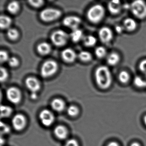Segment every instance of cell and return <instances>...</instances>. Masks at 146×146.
I'll return each mask as SVG.
<instances>
[{"mask_svg":"<svg viewBox=\"0 0 146 146\" xmlns=\"http://www.w3.org/2000/svg\"><path fill=\"white\" fill-rule=\"evenodd\" d=\"M95 76L96 83L101 88L106 89L111 86L112 76L108 67L105 66H99L96 70Z\"/></svg>","mask_w":146,"mask_h":146,"instance_id":"6da1fadb","label":"cell"},{"mask_svg":"<svg viewBox=\"0 0 146 146\" xmlns=\"http://www.w3.org/2000/svg\"><path fill=\"white\" fill-rule=\"evenodd\" d=\"M105 15V10L100 5H95L91 7L88 11V19L93 23H98L102 21Z\"/></svg>","mask_w":146,"mask_h":146,"instance_id":"7a4b0ae2","label":"cell"},{"mask_svg":"<svg viewBox=\"0 0 146 146\" xmlns=\"http://www.w3.org/2000/svg\"><path fill=\"white\" fill-rule=\"evenodd\" d=\"M131 11L133 15L138 19L146 18V3L143 1H136L131 3Z\"/></svg>","mask_w":146,"mask_h":146,"instance_id":"3957f363","label":"cell"},{"mask_svg":"<svg viewBox=\"0 0 146 146\" xmlns=\"http://www.w3.org/2000/svg\"><path fill=\"white\" fill-rule=\"evenodd\" d=\"M58 64L52 60H47L43 63L41 68V75L44 78L49 77L54 75L58 70Z\"/></svg>","mask_w":146,"mask_h":146,"instance_id":"277c9868","label":"cell"},{"mask_svg":"<svg viewBox=\"0 0 146 146\" xmlns=\"http://www.w3.org/2000/svg\"><path fill=\"white\" fill-rule=\"evenodd\" d=\"M61 15V12L60 10L53 8H47L41 12L40 17L44 22H50L58 19Z\"/></svg>","mask_w":146,"mask_h":146,"instance_id":"5b68a950","label":"cell"},{"mask_svg":"<svg viewBox=\"0 0 146 146\" xmlns=\"http://www.w3.org/2000/svg\"><path fill=\"white\" fill-rule=\"evenodd\" d=\"M68 34L63 30H58L52 33L51 36L52 42L57 46L60 47L65 45L68 40Z\"/></svg>","mask_w":146,"mask_h":146,"instance_id":"8992f818","label":"cell"},{"mask_svg":"<svg viewBox=\"0 0 146 146\" xmlns=\"http://www.w3.org/2000/svg\"><path fill=\"white\" fill-rule=\"evenodd\" d=\"M39 119L41 123L44 126L48 127L53 123L54 116L50 110L44 109L40 112Z\"/></svg>","mask_w":146,"mask_h":146,"instance_id":"52a82bcc","label":"cell"},{"mask_svg":"<svg viewBox=\"0 0 146 146\" xmlns=\"http://www.w3.org/2000/svg\"><path fill=\"white\" fill-rule=\"evenodd\" d=\"M6 96L10 102L15 104L19 103L22 98L21 92L16 87L9 88L7 90Z\"/></svg>","mask_w":146,"mask_h":146,"instance_id":"ba28073f","label":"cell"},{"mask_svg":"<svg viewBox=\"0 0 146 146\" xmlns=\"http://www.w3.org/2000/svg\"><path fill=\"white\" fill-rule=\"evenodd\" d=\"M12 125L16 130H22L26 125V119L25 117L20 113L16 114L12 119Z\"/></svg>","mask_w":146,"mask_h":146,"instance_id":"9c48e42d","label":"cell"},{"mask_svg":"<svg viewBox=\"0 0 146 146\" xmlns=\"http://www.w3.org/2000/svg\"><path fill=\"white\" fill-rule=\"evenodd\" d=\"M82 23L81 19L76 16H69L65 18L63 20V24L66 27L72 30L78 29Z\"/></svg>","mask_w":146,"mask_h":146,"instance_id":"30bf717a","label":"cell"},{"mask_svg":"<svg viewBox=\"0 0 146 146\" xmlns=\"http://www.w3.org/2000/svg\"><path fill=\"white\" fill-rule=\"evenodd\" d=\"M99 36L102 42L106 44L112 40L113 37V34L110 28L103 27L99 30Z\"/></svg>","mask_w":146,"mask_h":146,"instance_id":"8fae6325","label":"cell"},{"mask_svg":"<svg viewBox=\"0 0 146 146\" xmlns=\"http://www.w3.org/2000/svg\"><path fill=\"white\" fill-rule=\"evenodd\" d=\"M25 85L27 88L32 93H36L41 88L40 82L35 78L29 77L25 81Z\"/></svg>","mask_w":146,"mask_h":146,"instance_id":"7c38bea8","label":"cell"},{"mask_svg":"<svg viewBox=\"0 0 146 146\" xmlns=\"http://www.w3.org/2000/svg\"><path fill=\"white\" fill-rule=\"evenodd\" d=\"M61 56L62 58L67 63H72L77 58L76 52L70 48H67L64 49L62 52Z\"/></svg>","mask_w":146,"mask_h":146,"instance_id":"4fadbf2b","label":"cell"},{"mask_svg":"<svg viewBox=\"0 0 146 146\" xmlns=\"http://www.w3.org/2000/svg\"><path fill=\"white\" fill-rule=\"evenodd\" d=\"M108 8L110 13L116 15L120 12L122 9V5L119 1H113L108 3Z\"/></svg>","mask_w":146,"mask_h":146,"instance_id":"5bb4252c","label":"cell"},{"mask_svg":"<svg viewBox=\"0 0 146 146\" xmlns=\"http://www.w3.org/2000/svg\"><path fill=\"white\" fill-rule=\"evenodd\" d=\"M54 133L57 138L60 140H64L67 137L68 131L65 126L58 125L54 128Z\"/></svg>","mask_w":146,"mask_h":146,"instance_id":"9a60e30c","label":"cell"},{"mask_svg":"<svg viewBox=\"0 0 146 146\" xmlns=\"http://www.w3.org/2000/svg\"><path fill=\"white\" fill-rule=\"evenodd\" d=\"M51 107L55 111L61 112L65 109V103L61 99H55L51 102Z\"/></svg>","mask_w":146,"mask_h":146,"instance_id":"2e32d148","label":"cell"},{"mask_svg":"<svg viewBox=\"0 0 146 146\" xmlns=\"http://www.w3.org/2000/svg\"><path fill=\"white\" fill-rule=\"evenodd\" d=\"M51 45L46 42H42L40 43L37 46V50L40 54L46 55L51 52Z\"/></svg>","mask_w":146,"mask_h":146,"instance_id":"e0dca14e","label":"cell"},{"mask_svg":"<svg viewBox=\"0 0 146 146\" xmlns=\"http://www.w3.org/2000/svg\"><path fill=\"white\" fill-rule=\"evenodd\" d=\"M123 27L128 31H134L137 27L136 21L132 18H127L124 21Z\"/></svg>","mask_w":146,"mask_h":146,"instance_id":"ac0fdd59","label":"cell"},{"mask_svg":"<svg viewBox=\"0 0 146 146\" xmlns=\"http://www.w3.org/2000/svg\"><path fill=\"white\" fill-rule=\"evenodd\" d=\"M70 37L72 41L77 42L83 39L84 36L83 31L81 30L77 29L72 30L70 34Z\"/></svg>","mask_w":146,"mask_h":146,"instance_id":"d6986e66","label":"cell"},{"mask_svg":"<svg viewBox=\"0 0 146 146\" xmlns=\"http://www.w3.org/2000/svg\"><path fill=\"white\" fill-rule=\"evenodd\" d=\"M120 60V57L117 53L113 52L109 54L107 58V61L109 65L113 66L117 64Z\"/></svg>","mask_w":146,"mask_h":146,"instance_id":"ffe728a7","label":"cell"},{"mask_svg":"<svg viewBox=\"0 0 146 146\" xmlns=\"http://www.w3.org/2000/svg\"><path fill=\"white\" fill-rule=\"evenodd\" d=\"M12 23L11 19L6 15H1L0 17V27L1 29H8Z\"/></svg>","mask_w":146,"mask_h":146,"instance_id":"44dd1931","label":"cell"},{"mask_svg":"<svg viewBox=\"0 0 146 146\" xmlns=\"http://www.w3.org/2000/svg\"><path fill=\"white\" fill-rule=\"evenodd\" d=\"M7 10L10 13L15 14L18 13L20 9V5L18 2L16 1L10 2L7 7Z\"/></svg>","mask_w":146,"mask_h":146,"instance_id":"7402d4cb","label":"cell"},{"mask_svg":"<svg viewBox=\"0 0 146 146\" xmlns=\"http://www.w3.org/2000/svg\"><path fill=\"white\" fill-rule=\"evenodd\" d=\"M84 43L88 47H93L97 42V40L95 36L92 35H88L84 37L83 39Z\"/></svg>","mask_w":146,"mask_h":146,"instance_id":"603a6c76","label":"cell"},{"mask_svg":"<svg viewBox=\"0 0 146 146\" xmlns=\"http://www.w3.org/2000/svg\"><path fill=\"white\" fill-rule=\"evenodd\" d=\"M78 56L80 59L84 62H89L92 59V54L88 51H81L79 53Z\"/></svg>","mask_w":146,"mask_h":146,"instance_id":"cb8c5ba5","label":"cell"},{"mask_svg":"<svg viewBox=\"0 0 146 146\" xmlns=\"http://www.w3.org/2000/svg\"><path fill=\"white\" fill-rule=\"evenodd\" d=\"M12 109L8 106H1V117H7L11 115Z\"/></svg>","mask_w":146,"mask_h":146,"instance_id":"d4e9b609","label":"cell"},{"mask_svg":"<svg viewBox=\"0 0 146 146\" xmlns=\"http://www.w3.org/2000/svg\"><path fill=\"white\" fill-rule=\"evenodd\" d=\"M7 36L10 40H15L18 38L19 33L16 29L11 28L7 31Z\"/></svg>","mask_w":146,"mask_h":146,"instance_id":"484cf974","label":"cell"},{"mask_svg":"<svg viewBox=\"0 0 146 146\" xmlns=\"http://www.w3.org/2000/svg\"><path fill=\"white\" fill-rule=\"evenodd\" d=\"M67 114L72 117H75L77 116L79 113V109L77 107L73 105L69 106L66 109Z\"/></svg>","mask_w":146,"mask_h":146,"instance_id":"4316f807","label":"cell"},{"mask_svg":"<svg viewBox=\"0 0 146 146\" xmlns=\"http://www.w3.org/2000/svg\"><path fill=\"white\" fill-rule=\"evenodd\" d=\"M119 79L122 83L126 84L128 82L130 79V75L127 72L122 71L118 76Z\"/></svg>","mask_w":146,"mask_h":146,"instance_id":"83f0119b","label":"cell"},{"mask_svg":"<svg viewBox=\"0 0 146 146\" xmlns=\"http://www.w3.org/2000/svg\"><path fill=\"white\" fill-rule=\"evenodd\" d=\"M95 53L98 58H102L106 56L107 51L104 47L99 46L95 49Z\"/></svg>","mask_w":146,"mask_h":146,"instance_id":"f1b7e54d","label":"cell"},{"mask_svg":"<svg viewBox=\"0 0 146 146\" xmlns=\"http://www.w3.org/2000/svg\"><path fill=\"white\" fill-rule=\"evenodd\" d=\"M134 83L136 87L139 88H146V81L141 77L137 76L134 78Z\"/></svg>","mask_w":146,"mask_h":146,"instance_id":"f546056e","label":"cell"},{"mask_svg":"<svg viewBox=\"0 0 146 146\" xmlns=\"http://www.w3.org/2000/svg\"><path fill=\"white\" fill-rule=\"evenodd\" d=\"M8 76V72L4 67H1L0 69V81L1 82H5Z\"/></svg>","mask_w":146,"mask_h":146,"instance_id":"4dcf8cb0","label":"cell"},{"mask_svg":"<svg viewBox=\"0 0 146 146\" xmlns=\"http://www.w3.org/2000/svg\"><path fill=\"white\" fill-rule=\"evenodd\" d=\"M9 55L5 51H1L0 52V60L1 63L8 61L9 60Z\"/></svg>","mask_w":146,"mask_h":146,"instance_id":"1f68e13d","label":"cell"},{"mask_svg":"<svg viewBox=\"0 0 146 146\" xmlns=\"http://www.w3.org/2000/svg\"><path fill=\"white\" fill-rule=\"evenodd\" d=\"M8 63L9 66L12 67H17L19 64V60L14 57L10 58L8 60Z\"/></svg>","mask_w":146,"mask_h":146,"instance_id":"d6a6232c","label":"cell"},{"mask_svg":"<svg viewBox=\"0 0 146 146\" xmlns=\"http://www.w3.org/2000/svg\"><path fill=\"white\" fill-rule=\"evenodd\" d=\"M29 2L32 6L34 7H36V8H38V7L42 6L44 3V1H42V0L30 1Z\"/></svg>","mask_w":146,"mask_h":146,"instance_id":"836d02e7","label":"cell"},{"mask_svg":"<svg viewBox=\"0 0 146 146\" xmlns=\"http://www.w3.org/2000/svg\"><path fill=\"white\" fill-rule=\"evenodd\" d=\"M10 131V128L7 125L1 122V134H7Z\"/></svg>","mask_w":146,"mask_h":146,"instance_id":"e575fe53","label":"cell"},{"mask_svg":"<svg viewBox=\"0 0 146 146\" xmlns=\"http://www.w3.org/2000/svg\"><path fill=\"white\" fill-rule=\"evenodd\" d=\"M64 146H79V145L76 140L70 139L66 141Z\"/></svg>","mask_w":146,"mask_h":146,"instance_id":"d590c367","label":"cell"},{"mask_svg":"<svg viewBox=\"0 0 146 146\" xmlns=\"http://www.w3.org/2000/svg\"><path fill=\"white\" fill-rule=\"evenodd\" d=\"M139 70L143 74L146 73V59L143 60L141 61L139 64Z\"/></svg>","mask_w":146,"mask_h":146,"instance_id":"8d00e7d4","label":"cell"},{"mask_svg":"<svg viewBox=\"0 0 146 146\" xmlns=\"http://www.w3.org/2000/svg\"><path fill=\"white\" fill-rule=\"evenodd\" d=\"M124 29V27L118 25V26H117V27H116L115 29H116V31H117V33H121L123 32Z\"/></svg>","mask_w":146,"mask_h":146,"instance_id":"74e56055","label":"cell"},{"mask_svg":"<svg viewBox=\"0 0 146 146\" xmlns=\"http://www.w3.org/2000/svg\"><path fill=\"white\" fill-rule=\"evenodd\" d=\"M107 146H119V144L116 142L112 141L109 143Z\"/></svg>","mask_w":146,"mask_h":146,"instance_id":"f35d334b","label":"cell"},{"mask_svg":"<svg viewBox=\"0 0 146 146\" xmlns=\"http://www.w3.org/2000/svg\"><path fill=\"white\" fill-rule=\"evenodd\" d=\"M31 99H33V100H35V99H36L37 97L36 93H31Z\"/></svg>","mask_w":146,"mask_h":146,"instance_id":"ab89813d","label":"cell"},{"mask_svg":"<svg viewBox=\"0 0 146 146\" xmlns=\"http://www.w3.org/2000/svg\"><path fill=\"white\" fill-rule=\"evenodd\" d=\"M131 146H141L140 144L139 143L137 142H134L132 143L131 144Z\"/></svg>","mask_w":146,"mask_h":146,"instance_id":"60d3db41","label":"cell"},{"mask_svg":"<svg viewBox=\"0 0 146 146\" xmlns=\"http://www.w3.org/2000/svg\"><path fill=\"white\" fill-rule=\"evenodd\" d=\"M144 123H145V124L146 125V115L144 117Z\"/></svg>","mask_w":146,"mask_h":146,"instance_id":"b9f144b4","label":"cell"},{"mask_svg":"<svg viewBox=\"0 0 146 146\" xmlns=\"http://www.w3.org/2000/svg\"><path fill=\"white\" fill-rule=\"evenodd\" d=\"M145 76H146V73H145Z\"/></svg>","mask_w":146,"mask_h":146,"instance_id":"7bdbcfd3","label":"cell"}]
</instances>
